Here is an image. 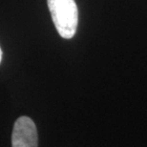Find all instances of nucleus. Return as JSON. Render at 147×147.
Instances as JSON below:
<instances>
[{
	"label": "nucleus",
	"instance_id": "obj_2",
	"mask_svg": "<svg viewBox=\"0 0 147 147\" xmlns=\"http://www.w3.org/2000/svg\"><path fill=\"white\" fill-rule=\"evenodd\" d=\"M37 130L36 124L28 117H20L14 123L11 134L13 147H37Z\"/></svg>",
	"mask_w": 147,
	"mask_h": 147
},
{
	"label": "nucleus",
	"instance_id": "obj_3",
	"mask_svg": "<svg viewBox=\"0 0 147 147\" xmlns=\"http://www.w3.org/2000/svg\"><path fill=\"white\" fill-rule=\"evenodd\" d=\"M1 59H2V50L0 48V63H1Z\"/></svg>",
	"mask_w": 147,
	"mask_h": 147
},
{
	"label": "nucleus",
	"instance_id": "obj_1",
	"mask_svg": "<svg viewBox=\"0 0 147 147\" xmlns=\"http://www.w3.org/2000/svg\"><path fill=\"white\" fill-rule=\"evenodd\" d=\"M57 33L65 39L72 38L78 24V10L75 0H47Z\"/></svg>",
	"mask_w": 147,
	"mask_h": 147
}]
</instances>
